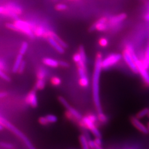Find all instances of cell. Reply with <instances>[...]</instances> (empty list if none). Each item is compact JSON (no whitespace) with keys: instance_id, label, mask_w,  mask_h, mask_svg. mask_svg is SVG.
I'll use <instances>...</instances> for the list:
<instances>
[{"instance_id":"obj_25","label":"cell","mask_w":149,"mask_h":149,"mask_svg":"<svg viewBox=\"0 0 149 149\" xmlns=\"http://www.w3.org/2000/svg\"><path fill=\"white\" fill-rule=\"evenodd\" d=\"M79 84L82 87H87L89 85V80L88 77L85 78H80Z\"/></svg>"},{"instance_id":"obj_22","label":"cell","mask_w":149,"mask_h":149,"mask_svg":"<svg viewBox=\"0 0 149 149\" xmlns=\"http://www.w3.org/2000/svg\"><path fill=\"white\" fill-rule=\"evenodd\" d=\"M45 86V82L44 79H38L35 86V89L38 90H42L44 88Z\"/></svg>"},{"instance_id":"obj_43","label":"cell","mask_w":149,"mask_h":149,"mask_svg":"<svg viewBox=\"0 0 149 149\" xmlns=\"http://www.w3.org/2000/svg\"><path fill=\"white\" fill-rule=\"evenodd\" d=\"M5 68V64H3L2 61H0V69H4V68Z\"/></svg>"},{"instance_id":"obj_36","label":"cell","mask_w":149,"mask_h":149,"mask_svg":"<svg viewBox=\"0 0 149 149\" xmlns=\"http://www.w3.org/2000/svg\"><path fill=\"white\" fill-rule=\"evenodd\" d=\"M26 62L24 61H22L21 64L20 65V66L19 68V70H18V73L22 74L24 72V69L26 68Z\"/></svg>"},{"instance_id":"obj_6","label":"cell","mask_w":149,"mask_h":149,"mask_svg":"<svg viewBox=\"0 0 149 149\" xmlns=\"http://www.w3.org/2000/svg\"><path fill=\"white\" fill-rule=\"evenodd\" d=\"M109 27L108 23V19L107 17H102L97 21L95 22L90 28V31H98L103 32L107 31Z\"/></svg>"},{"instance_id":"obj_14","label":"cell","mask_w":149,"mask_h":149,"mask_svg":"<svg viewBox=\"0 0 149 149\" xmlns=\"http://www.w3.org/2000/svg\"><path fill=\"white\" fill-rule=\"evenodd\" d=\"M5 6L8 9H9L10 11L15 13L18 16L21 15L22 13V10L21 8L14 3H8Z\"/></svg>"},{"instance_id":"obj_4","label":"cell","mask_w":149,"mask_h":149,"mask_svg":"<svg viewBox=\"0 0 149 149\" xmlns=\"http://www.w3.org/2000/svg\"><path fill=\"white\" fill-rule=\"evenodd\" d=\"M79 124L80 127L82 128L88 129L91 131V132L95 135L96 138H101V134L98 130V128H97L95 123L91 121L87 116L82 118L80 120Z\"/></svg>"},{"instance_id":"obj_46","label":"cell","mask_w":149,"mask_h":149,"mask_svg":"<svg viewBox=\"0 0 149 149\" xmlns=\"http://www.w3.org/2000/svg\"><path fill=\"white\" fill-rule=\"evenodd\" d=\"M3 127L1 124H0V130H2V129H3Z\"/></svg>"},{"instance_id":"obj_41","label":"cell","mask_w":149,"mask_h":149,"mask_svg":"<svg viewBox=\"0 0 149 149\" xmlns=\"http://www.w3.org/2000/svg\"><path fill=\"white\" fill-rule=\"evenodd\" d=\"M94 141H95L96 145L102 146V142L101 138H96L94 140Z\"/></svg>"},{"instance_id":"obj_1","label":"cell","mask_w":149,"mask_h":149,"mask_svg":"<svg viewBox=\"0 0 149 149\" xmlns=\"http://www.w3.org/2000/svg\"><path fill=\"white\" fill-rule=\"evenodd\" d=\"M102 55L98 53L96 56L95 69L92 77V92L95 106L98 112H102L101 104L100 97V80L101 74L102 66Z\"/></svg>"},{"instance_id":"obj_37","label":"cell","mask_w":149,"mask_h":149,"mask_svg":"<svg viewBox=\"0 0 149 149\" xmlns=\"http://www.w3.org/2000/svg\"><path fill=\"white\" fill-rule=\"evenodd\" d=\"M73 60L76 63H77L80 62V61L82 60L81 55H80L79 53L74 54V56H73Z\"/></svg>"},{"instance_id":"obj_35","label":"cell","mask_w":149,"mask_h":149,"mask_svg":"<svg viewBox=\"0 0 149 149\" xmlns=\"http://www.w3.org/2000/svg\"><path fill=\"white\" fill-rule=\"evenodd\" d=\"M86 116L91 121H92L93 122L95 123L98 120L97 116H96L95 114H88Z\"/></svg>"},{"instance_id":"obj_38","label":"cell","mask_w":149,"mask_h":149,"mask_svg":"<svg viewBox=\"0 0 149 149\" xmlns=\"http://www.w3.org/2000/svg\"><path fill=\"white\" fill-rule=\"evenodd\" d=\"M6 26L8 29L17 32V28L16 25L15 24V23H7L6 24Z\"/></svg>"},{"instance_id":"obj_8","label":"cell","mask_w":149,"mask_h":149,"mask_svg":"<svg viewBox=\"0 0 149 149\" xmlns=\"http://www.w3.org/2000/svg\"><path fill=\"white\" fill-rule=\"evenodd\" d=\"M58 100L66 108V109L68 111V112H69L71 114H72V116L74 117V118L76 120H80L82 118V116L80 113L78 112L77 110H76L73 107L71 106L69 104V103L63 97L60 96L58 98Z\"/></svg>"},{"instance_id":"obj_5","label":"cell","mask_w":149,"mask_h":149,"mask_svg":"<svg viewBox=\"0 0 149 149\" xmlns=\"http://www.w3.org/2000/svg\"><path fill=\"white\" fill-rule=\"evenodd\" d=\"M123 55L120 54H111L102 60V66L103 69H108L118 63L122 59Z\"/></svg>"},{"instance_id":"obj_30","label":"cell","mask_w":149,"mask_h":149,"mask_svg":"<svg viewBox=\"0 0 149 149\" xmlns=\"http://www.w3.org/2000/svg\"><path fill=\"white\" fill-rule=\"evenodd\" d=\"M68 8V6L64 3H59L55 6V9L57 11H65Z\"/></svg>"},{"instance_id":"obj_13","label":"cell","mask_w":149,"mask_h":149,"mask_svg":"<svg viewBox=\"0 0 149 149\" xmlns=\"http://www.w3.org/2000/svg\"><path fill=\"white\" fill-rule=\"evenodd\" d=\"M48 42L56 49L59 53L63 54L65 52V48H63L58 42H56L53 38H49L48 39Z\"/></svg>"},{"instance_id":"obj_32","label":"cell","mask_w":149,"mask_h":149,"mask_svg":"<svg viewBox=\"0 0 149 149\" xmlns=\"http://www.w3.org/2000/svg\"><path fill=\"white\" fill-rule=\"evenodd\" d=\"M0 77H1L2 79L6 80L7 81H10L11 80L10 77L5 74L1 69H0Z\"/></svg>"},{"instance_id":"obj_27","label":"cell","mask_w":149,"mask_h":149,"mask_svg":"<svg viewBox=\"0 0 149 149\" xmlns=\"http://www.w3.org/2000/svg\"><path fill=\"white\" fill-rule=\"evenodd\" d=\"M51 83L54 86H58L61 84V80L57 76H54L51 79Z\"/></svg>"},{"instance_id":"obj_24","label":"cell","mask_w":149,"mask_h":149,"mask_svg":"<svg viewBox=\"0 0 149 149\" xmlns=\"http://www.w3.org/2000/svg\"><path fill=\"white\" fill-rule=\"evenodd\" d=\"M97 117L99 122L102 123H106L108 121V118L102 112L98 113Z\"/></svg>"},{"instance_id":"obj_49","label":"cell","mask_w":149,"mask_h":149,"mask_svg":"<svg viewBox=\"0 0 149 149\" xmlns=\"http://www.w3.org/2000/svg\"><path fill=\"white\" fill-rule=\"evenodd\" d=\"M72 1H77V0H72Z\"/></svg>"},{"instance_id":"obj_21","label":"cell","mask_w":149,"mask_h":149,"mask_svg":"<svg viewBox=\"0 0 149 149\" xmlns=\"http://www.w3.org/2000/svg\"><path fill=\"white\" fill-rule=\"evenodd\" d=\"M149 109L148 108H145L144 109H143L142 110H141L140 111L136 114V117L138 118L139 119H142L143 118L146 117V116H148V113H149Z\"/></svg>"},{"instance_id":"obj_40","label":"cell","mask_w":149,"mask_h":149,"mask_svg":"<svg viewBox=\"0 0 149 149\" xmlns=\"http://www.w3.org/2000/svg\"><path fill=\"white\" fill-rule=\"evenodd\" d=\"M59 65L63 68H68L69 66V64L65 61H59Z\"/></svg>"},{"instance_id":"obj_16","label":"cell","mask_w":149,"mask_h":149,"mask_svg":"<svg viewBox=\"0 0 149 149\" xmlns=\"http://www.w3.org/2000/svg\"><path fill=\"white\" fill-rule=\"evenodd\" d=\"M43 63L45 65L52 67V68H57L59 65V61L55 59L45 58L43 59Z\"/></svg>"},{"instance_id":"obj_7","label":"cell","mask_w":149,"mask_h":149,"mask_svg":"<svg viewBox=\"0 0 149 149\" xmlns=\"http://www.w3.org/2000/svg\"><path fill=\"white\" fill-rule=\"evenodd\" d=\"M123 58L125 62L128 65L130 69L133 71L135 74H138V69L136 66V65L133 59V58L130 53L128 50L125 48L123 53Z\"/></svg>"},{"instance_id":"obj_42","label":"cell","mask_w":149,"mask_h":149,"mask_svg":"<svg viewBox=\"0 0 149 149\" xmlns=\"http://www.w3.org/2000/svg\"><path fill=\"white\" fill-rule=\"evenodd\" d=\"M7 93L6 92H0V98H3L7 96Z\"/></svg>"},{"instance_id":"obj_26","label":"cell","mask_w":149,"mask_h":149,"mask_svg":"<svg viewBox=\"0 0 149 149\" xmlns=\"http://www.w3.org/2000/svg\"><path fill=\"white\" fill-rule=\"evenodd\" d=\"M79 53H80L81 57V59L83 61H84L85 63H86L87 61V58H86V55L85 52V49L83 46L81 45L79 47Z\"/></svg>"},{"instance_id":"obj_9","label":"cell","mask_w":149,"mask_h":149,"mask_svg":"<svg viewBox=\"0 0 149 149\" xmlns=\"http://www.w3.org/2000/svg\"><path fill=\"white\" fill-rule=\"evenodd\" d=\"M135 64L138 69L139 73L141 76L144 82L148 86H149V73L148 69H146L143 64L141 60H139Z\"/></svg>"},{"instance_id":"obj_33","label":"cell","mask_w":149,"mask_h":149,"mask_svg":"<svg viewBox=\"0 0 149 149\" xmlns=\"http://www.w3.org/2000/svg\"><path fill=\"white\" fill-rule=\"evenodd\" d=\"M39 122L43 125H47L49 123L46 117H41L39 118Z\"/></svg>"},{"instance_id":"obj_28","label":"cell","mask_w":149,"mask_h":149,"mask_svg":"<svg viewBox=\"0 0 149 149\" xmlns=\"http://www.w3.org/2000/svg\"><path fill=\"white\" fill-rule=\"evenodd\" d=\"M49 123H55L58 121V118L53 114H48L46 116Z\"/></svg>"},{"instance_id":"obj_12","label":"cell","mask_w":149,"mask_h":149,"mask_svg":"<svg viewBox=\"0 0 149 149\" xmlns=\"http://www.w3.org/2000/svg\"><path fill=\"white\" fill-rule=\"evenodd\" d=\"M25 101L27 104L30 105L33 108L37 107L38 106V98L36 91H31L27 95Z\"/></svg>"},{"instance_id":"obj_31","label":"cell","mask_w":149,"mask_h":149,"mask_svg":"<svg viewBox=\"0 0 149 149\" xmlns=\"http://www.w3.org/2000/svg\"><path fill=\"white\" fill-rule=\"evenodd\" d=\"M0 146L5 149H13V146L12 144L8 143H5V142H1L0 143Z\"/></svg>"},{"instance_id":"obj_23","label":"cell","mask_w":149,"mask_h":149,"mask_svg":"<svg viewBox=\"0 0 149 149\" xmlns=\"http://www.w3.org/2000/svg\"><path fill=\"white\" fill-rule=\"evenodd\" d=\"M47 76V71L43 68H40L37 72L38 79H44Z\"/></svg>"},{"instance_id":"obj_2","label":"cell","mask_w":149,"mask_h":149,"mask_svg":"<svg viewBox=\"0 0 149 149\" xmlns=\"http://www.w3.org/2000/svg\"><path fill=\"white\" fill-rule=\"evenodd\" d=\"M0 124H1L3 127H5L7 129H9L12 133L15 134L18 137H19L21 140H22L23 141H24V143L27 146L28 149H36L34 147V146L33 145V144L31 143V142L25 136L24 134L22 133L19 130H18L17 128H16L13 125L11 124V123L9 122L7 120H6L3 117H1V116H0Z\"/></svg>"},{"instance_id":"obj_3","label":"cell","mask_w":149,"mask_h":149,"mask_svg":"<svg viewBox=\"0 0 149 149\" xmlns=\"http://www.w3.org/2000/svg\"><path fill=\"white\" fill-rule=\"evenodd\" d=\"M14 23L17 28V32H22L31 38H34V29L36 27L34 26L28 22L22 21L20 19H16Z\"/></svg>"},{"instance_id":"obj_45","label":"cell","mask_w":149,"mask_h":149,"mask_svg":"<svg viewBox=\"0 0 149 149\" xmlns=\"http://www.w3.org/2000/svg\"><path fill=\"white\" fill-rule=\"evenodd\" d=\"M95 149H103V148H102L101 146H100V145H96V147H95Z\"/></svg>"},{"instance_id":"obj_29","label":"cell","mask_w":149,"mask_h":149,"mask_svg":"<svg viewBox=\"0 0 149 149\" xmlns=\"http://www.w3.org/2000/svg\"><path fill=\"white\" fill-rule=\"evenodd\" d=\"M28 47V44L27 42H23L22 44L21 47L19 50V54L22 55H24L27 52V49Z\"/></svg>"},{"instance_id":"obj_10","label":"cell","mask_w":149,"mask_h":149,"mask_svg":"<svg viewBox=\"0 0 149 149\" xmlns=\"http://www.w3.org/2000/svg\"><path fill=\"white\" fill-rule=\"evenodd\" d=\"M130 122L134 127L136 128L140 132L144 134L149 133V129L144 124L139 120V119L136 117H132L130 118Z\"/></svg>"},{"instance_id":"obj_18","label":"cell","mask_w":149,"mask_h":149,"mask_svg":"<svg viewBox=\"0 0 149 149\" xmlns=\"http://www.w3.org/2000/svg\"><path fill=\"white\" fill-rule=\"evenodd\" d=\"M143 64L144 65L145 68L147 69L149 68V43L147 46V48L146 49L145 55H144L143 60H142Z\"/></svg>"},{"instance_id":"obj_44","label":"cell","mask_w":149,"mask_h":149,"mask_svg":"<svg viewBox=\"0 0 149 149\" xmlns=\"http://www.w3.org/2000/svg\"><path fill=\"white\" fill-rule=\"evenodd\" d=\"M145 19L146 21H149V12L145 16Z\"/></svg>"},{"instance_id":"obj_15","label":"cell","mask_w":149,"mask_h":149,"mask_svg":"<svg viewBox=\"0 0 149 149\" xmlns=\"http://www.w3.org/2000/svg\"><path fill=\"white\" fill-rule=\"evenodd\" d=\"M0 14L10 17L14 19H17L18 18L17 15H16L15 13L10 11L6 6H0Z\"/></svg>"},{"instance_id":"obj_48","label":"cell","mask_w":149,"mask_h":149,"mask_svg":"<svg viewBox=\"0 0 149 149\" xmlns=\"http://www.w3.org/2000/svg\"><path fill=\"white\" fill-rule=\"evenodd\" d=\"M148 117L149 118V113H148Z\"/></svg>"},{"instance_id":"obj_19","label":"cell","mask_w":149,"mask_h":149,"mask_svg":"<svg viewBox=\"0 0 149 149\" xmlns=\"http://www.w3.org/2000/svg\"><path fill=\"white\" fill-rule=\"evenodd\" d=\"M80 143L82 149H90L88 140L85 135H81L79 137Z\"/></svg>"},{"instance_id":"obj_39","label":"cell","mask_w":149,"mask_h":149,"mask_svg":"<svg viewBox=\"0 0 149 149\" xmlns=\"http://www.w3.org/2000/svg\"><path fill=\"white\" fill-rule=\"evenodd\" d=\"M88 145H89L90 149H95L96 144L94 140H88Z\"/></svg>"},{"instance_id":"obj_20","label":"cell","mask_w":149,"mask_h":149,"mask_svg":"<svg viewBox=\"0 0 149 149\" xmlns=\"http://www.w3.org/2000/svg\"><path fill=\"white\" fill-rule=\"evenodd\" d=\"M45 31V29L42 26H38L35 27L34 29V36H37V37H43Z\"/></svg>"},{"instance_id":"obj_34","label":"cell","mask_w":149,"mask_h":149,"mask_svg":"<svg viewBox=\"0 0 149 149\" xmlns=\"http://www.w3.org/2000/svg\"><path fill=\"white\" fill-rule=\"evenodd\" d=\"M99 43L100 44V45L103 47H105L108 45V40L106 38H101L100 41H99Z\"/></svg>"},{"instance_id":"obj_11","label":"cell","mask_w":149,"mask_h":149,"mask_svg":"<svg viewBox=\"0 0 149 149\" xmlns=\"http://www.w3.org/2000/svg\"><path fill=\"white\" fill-rule=\"evenodd\" d=\"M127 17V15L125 13H120L116 16H112L108 19V23L109 27L116 26L120 24L124 20H125Z\"/></svg>"},{"instance_id":"obj_47","label":"cell","mask_w":149,"mask_h":149,"mask_svg":"<svg viewBox=\"0 0 149 149\" xmlns=\"http://www.w3.org/2000/svg\"><path fill=\"white\" fill-rule=\"evenodd\" d=\"M148 129H149V123L148 124Z\"/></svg>"},{"instance_id":"obj_17","label":"cell","mask_w":149,"mask_h":149,"mask_svg":"<svg viewBox=\"0 0 149 149\" xmlns=\"http://www.w3.org/2000/svg\"><path fill=\"white\" fill-rule=\"evenodd\" d=\"M23 60V55L21 54H19L17 55L16 58V61L15 62V64L13 65V69H12V71L14 73H16L18 71L19 68L20 66V65L21 64L22 60Z\"/></svg>"}]
</instances>
